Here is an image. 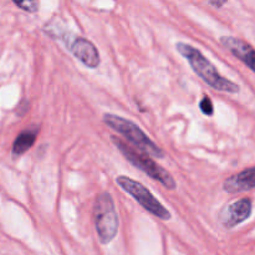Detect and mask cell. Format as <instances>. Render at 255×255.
Masks as SVG:
<instances>
[{"label":"cell","instance_id":"6da1fadb","mask_svg":"<svg viewBox=\"0 0 255 255\" xmlns=\"http://www.w3.org/2000/svg\"><path fill=\"white\" fill-rule=\"evenodd\" d=\"M176 49L182 56L186 57L192 69L194 70V72L199 77H202L204 82H207L209 86L222 92L238 94L239 90H241L239 85L231 81L227 77L222 76L219 74L218 69L198 49H196L192 45L186 44V42H177Z\"/></svg>","mask_w":255,"mask_h":255},{"label":"cell","instance_id":"8fae6325","mask_svg":"<svg viewBox=\"0 0 255 255\" xmlns=\"http://www.w3.org/2000/svg\"><path fill=\"white\" fill-rule=\"evenodd\" d=\"M199 107H201V111L203 112L204 115L207 116H212L214 114V106H213V101L211 100L209 96H204L203 100L199 104Z\"/></svg>","mask_w":255,"mask_h":255},{"label":"cell","instance_id":"7a4b0ae2","mask_svg":"<svg viewBox=\"0 0 255 255\" xmlns=\"http://www.w3.org/2000/svg\"><path fill=\"white\" fill-rule=\"evenodd\" d=\"M104 122L105 125L115 129L117 133L125 137L127 141L131 142L138 151L143 152L148 156L157 157V158H162L164 156L163 149L157 146L134 122L112 114H105Z\"/></svg>","mask_w":255,"mask_h":255},{"label":"cell","instance_id":"3957f363","mask_svg":"<svg viewBox=\"0 0 255 255\" xmlns=\"http://www.w3.org/2000/svg\"><path fill=\"white\" fill-rule=\"evenodd\" d=\"M112 141L116 144L117 148L120 149V152L126 157L127 161L131 162L134 167L141 169L142 172H144L152 179L159 182L167 189H171V191L176 189L177 183L173 177H172V174L167 172L163 167L159 166L157 162L151 159L148 154L132 148L128 144L125 143L121 138H117V137H112Z\"/></svg>","mask_w":255,"mask_h":255},{"label":"cell","instance_id":"4fadbf2b","mask_svg":"<svg viewBox=\"0 0 255 255\" xmlns=\"http://www.w3.org/2000/svg\"><path fill=\"white\" fill-rule=\"evenodd\" d=\"M224 4H226L224 0H222V1H209V5H212L214 7H222Z\"/></svg>","mask_w":255,"mask_h":255},{"label":"cell","instance_id":"ba28073f","mask_svg":"<svg viewBox=\"0 0 255 255\" xmlns=\"http://www.w3.org/2000/svg\"><path fill=\"white\" fill-rule=\"evenodd\" d=\"M221 42L227 50L232 52L237 59L247 65L255 72V49L242 39L234 36H222Z\"/></svg>","mask_w":255,"mask_h":255},{"label":"cell","instance_id":"8992f818","mask_svg":"<svg viewBox=\"0 0 255 255\" xmlns=\"http://www.w3.org/2000/svg\"><path fill=\"white\" fill-rule=\"evenodd\" d=\"M252 199L242 198L227 206L219 214V222L227 229H233L252 216Z\"/></svg>","mask_w":255,"mask_h":255},{"label":"cell","instance_id":"7c38bea8","mask_svg":"<svg viewBox=\"0 0 255 255\" xmlns=\"http://www.w3.org/2000/svg\"><path fill=\"white\" fill-rule=\"evenodd\" d=\"M15 5L19 6L20 9L25 10V11H29V12H36L39 10L40 4L37 1H21V2H17L15 1Z\"/></svg>","mask_w":255,"mask_h":255},{"label":"cell","instance_id":"5b68a950","mask_svg":"<svg viewBox=\"0 0 255 255\" xmlns=\"http://www.w3.org/2000/svg\"><path fill=\"white\" fill-rule=\"evenodd\" d=\"M116 182L125 192L131 194L152 216L157 217V218L162 219V221H169L171 219V213L168 212V209L143 184L126 176H119L116 178Z\"/></svg>","mask_w":255,"mask_h":255},{"label":"cell","instance_id":"30bf717a","mask_svg":"<svg viewBox=\"0 0 255 255\" xmlns=\"http://www.w3.org/2000/svg\"><path fill=\"white\" fill-rule=\"evenodd\" d=\"M37 133H39V127L37 126H32L24 129V131L16 137L14 144H12V156L20 157L21 154H24L25 152L29 151V149L34 146L35 141H36Z\"/></svg>","mask_w":255,"mask_h":255},{"label":"cell","instance_id":"277c9868","mask_svg":"<svg viewBox=\"0 0 255 255\" xmlns=\"http://www.w3.org/2000/svg\"><path fill=\"white\" fill-rule=\"evenodd\" d=\"M94 219L97 236L102 244L111 243L119 231V216L111 194H99L94 207Z\"/></svg>","mask_w":255,"mask_h":255},{"label":"cell","instance_id":"52a82bcc","mask_svg":"<svg viewBox=\"0 0 255 255\" xmlns=\"http://www.w3.org/2000/svg\"><path fill=\"white\" fill-rule=\"evenodd\" d=\"M67 47L71 54L85 66L90 67V69L99 67L100 54L96 46L90 40L85 39V37H76L67 44Z\"/></svg>","mask_w":255,"mask_h":255},{"label":"cell","instance_id":"9c48e42d","mask_svg":"<svg viewBox=\"0 0 255 255\" xmlns=\"http://www.w3.org/2000/svg\"><path fill=\"white\" fill-rule=\"evenodd\" d=\"M224 191L228 193H241L255 188V167L229 177L223 183Z\"/></svg>","mask_w":255,"mask_h":255}]
</instances>
